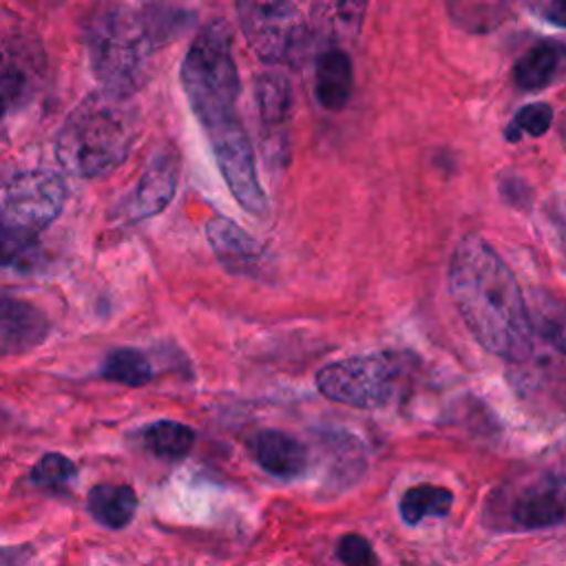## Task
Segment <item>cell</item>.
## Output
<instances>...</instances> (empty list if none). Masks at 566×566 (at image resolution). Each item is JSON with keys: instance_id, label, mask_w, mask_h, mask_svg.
<instances>
[{"instance_id": "obj_17", "label": "cell", "mask_w": 566, "mask_h": 566, "mask_svg": "<svg viewBox=\"0 0 566 566\" xmlns=\"http://www.w3.org/2000/svg\"><path fill=\"white\" fill-rule=\"evenodd\" d=\"M566 64V46L557 42H539L528 49L513 66V80L524 91H537L555 80Z\"/></svg>"}, {"instance_id": "obj_4", "label": "cell", "mask_w": 566, "mask_h": 566, "mask_svg": "<svg viewBox=\"0 0 566 566\" xmlns=\"http://www.w3.org/2000/svg\"><path fill=\"white\" fill-rule=\"evenodd\" d=\"M181 84L192 113L206 133L237 117L241 91L232 53V33L223 20H212L192 38L181 64Z\"/></svg>"}, {"instance_id": "obj_30", "label": "cell", "mask_w": 566, "mask_h": 566, "mask_svg": "<svg viewBox=\"0 0 566 566\" xmlns=\"http://www.w3.org/2000/svg\"><path fill=\"white\" fill-rule=\"evenodd\" d=\"M7 97H4V93L0 91V119H2V115H4V111H7Z\"/></svg>"}, {"instance_id": "obj_11", "label": "cell", "mask_w": 566, "mask_h": 566, "mask_svg": "<svg viewBox=\"0 0 566 566\" xmlns=\"http://www.w3.org/2000/svg\"><path fill=\"white\" fill-rule=\"evenodd\" d=\"M206 234L219 261L234 272H252L263 259V250L252 234L226 217H212L206 223Z\"/></svg>"}, {"instance_id": "obj_13", "label": "cell", "mask_w": 566, "mask_h": 566, "mask_svg": "<svg viewBox=\"0 0 566 566\" xmlns=\"http://www.w3.org/2000/svg\"><path fill=\"white\" fill-rule=\"evenodd\" d=\"M365 11L367 0H314L312 27L325 42L340 46L356 40Z\"/></svg>"}, {"instance_id": "obj_18", "label": "cell", "mask_w": 566, "mask_h": 566, "mask_svg": "<svg viewBox=\"0 0 566 566\" xmlns=\"http://www.w3.org/2000/svg\"><path fill=\"white\" fill-rule=\"evenodd\" d=\"M88 513L108 528H124L137 509V495L128 484H97L86 500Z\"/></svg>"}, {"instance_id": "obj_22", "label": "cell", "mask_w": 566, "mask_h": 566, "mask_svg": "<svg viewBox=\"0 0 566 566\" xmlns=\"http://www.w3.org/2000/svg\"><path fill=\"white\" fill-rule=\"evenodd\" d=\"M528 316L533 327L566 356V303L551 298V296H537V301L528 307Z\"/></svg>"}, {"instance_id": "obj_16", "label": "cell", "mask_w": 566, "mask_h": 566, "mask_svg": "<svg viewBox=\"0 0 566 566\" xmlns=\"http://www.w3.org/2000/svg\"><path fill=\"white\" fill-rule=\"evenodd\" d=\"M254 97L261 124L276 133L292 115V86L281 71H263L254 77Z\"/></svg>"}, {"instance_id": "obj_29", "label": "cell", "mask_w": 566, "mask_h": 566, "mask_svg": "<svg viewBox=\"0 0 566 566\" xmlns=\"http://www.w3.org/2000/svg\"><path fill=\"white\" fill-rule=\"evenodd\" d=\"M546 18L557 27H566V0H551Z\"/></svg>"}, {"instance_id": "obj_23", "label": "cell", "mask_w": 566, "mask_h": 566, "mask_svg": "<svg viewBox=\"0 0 566 566\" xmlns=\"http://www.w3.org/2000/svg\"><path fill=\"white\" fill-rule=\"evenodd\" d=\"M513 0H453L455 20L471 29H491L509 13Z\"/></svg>"}, {"instance_id": "obj_12", "label": "cell", "mask_w": 566, "mask_h": 566, "mask_svg": "<svg viewBox=\"0 0 566 566\" xmlns=\"http://www.w3.org/2000/svg\"><path fill=\"white\" fill-rule=\"evenodd\" d=\"M354 66L340 46H329L316 60L314 93L323 108L340 111L352 97Z\"/></svg>"}, {"instance_id": "obj_28", "label": "cell", "mask_w": 566, "mask_h": 566, "mask_svg": "<svg viewBox=\"0 0 566 566\" xmlns=\"http://www.w3.org/2000/svg\"><path fill=\"white\" fill-rule=\"evenodd\" d=\"M27 546H0V566H27Z\"/></svg>"}, {"instance_id": "obj_15", "label": "cell", "mask_w": 566, "mask_h": 566, "mask_svg": "<svg viewBox=\"0 0 566 566\" xmlns=\"http://www.w3.org/2000/svg\"><path fill=\"white\" fill-rule=\"evenodd\" d=\"M252 449L259 467L274 478L292 480L298 478L307 467L305 447L283 431H261L254 438Z\"/></svg>"}, {"instance_id": "obj_19", "label": "cell", "mask_w": 566, "mask_h": 566, "mask_svg": "<svg viewBox=\"0 0 566 566\" xmlns=\"http://www.w3.org/2000/svg\"><path fill=\"white\" fill-rule=\"evenodd\" d=\"M453 493L440 484H416L400 497L398 511L405 524L416 526L424 517H444L451 511Z\"/></svg>"}, {"instance_id": "obj_7", "label": "cell", "mask_w": 566, "mask_h": 566, "mask_svg": "<svg viewBox=\"0 0 566 566\" xmlns=\"http://www.w3.org/2000/svg\"><path fill=\"white\" fill-rule=\"evenodd\" d=\"M398 380L400 365L391 354L352 356L325 365L316 374V387L325 398L356 409H378L387 405Z\"/></svg>"}, {"instance_id": "obj_1", "label": "cell", "mask_w": 566, "mask_h": 566, "mask_svg": "<svg viewBox=\"0 0 566 566\" xmlns=\"http://www.w3.org/2000/svg\"><path fill=\"white\" fill-rule=\"evenodd\" d=\"M449 294L473 334L491 354L526 360L533 323L524 294L502 256L480 237H464L449 263Z\"/></svg>"}, {"instance_id": "obj_20", "label": "cell", "mask_w": 566, "mask_h": 566, "mask_svg": "<svg viewBox=\"0 0 566 566\" xmlns=\"http://www.w3.org/2000/svg\"><path fill=\"white\" fill-rule=\"evenodd\" d=\"M144 444L159 458H184L195 444V431L177 420H157L144 431Z\"/></svg>"}, {"instance_id": "obj_10", "label": "cell", "mask_w": 566, "mask_h": 566, "mask_svg": "<svg viewBox=\"0 0 566 566\" xmlns=\"http://www.w3.org/2000/svg\"><path fill=\"white\" fill-rule=\"evenodd\" d=\"M179 177V155L172 146H161L148 159L130 199V219L142 221L159 214L172 199Z\"/></svg>"}, {"instance_id": "obj_2", "label": "cell", "mask_w": 566, "mask_h": 566, "mask_svg": "<svg viewBox=\"0 0 566 566\" xmlns=\"http://www.w3.org/2000/svg\"><path fill=\"white\" fill-rule=\"evenodd\" d=\"M142 133L133 95L97 88L73 106L55 139L57 161L80 177H102L122 166Z\"/></svg>"}, {"instance_id": "obj_5", "label": "cell", "mask_w": 566, "mask_h": 566, "mask_svg": "<svg viewBox=\"0 0 566 566\" xmlns=\"http://www.w3.org/2000/svg\"><path fill=\"white\" fill-rule=\"evenodd\" d=\"M241 33L252 53L272 66H292L307 44V22L294 0H237Z\"/></svg>"}, {"instance_id": "obj_21", "label": "cell", "mask_w": 566, "mask_h": 566, "mask_svg": "<svg viewBox=\"0 0 566 566\" xmlns=\"http://www.w3.org/2000/svg\"><path fill=\"white\" fill-rule=\"evenodd\" d=\"M102 376L128 387H139L146 385L153 376V367L148 363V358L130 347H122V349H113L104 365H102Z\"/></svg>"}, {"instance_id": "obj_27", "label": "cell", "mask_w": 566, "mask_h": 566, "mask_svg": "<svg viewBox=\"0 0 566 566\" xmlns=\"http://www.w3.org/2000/svg\"><path fill=\"white\" fill-rule=\"evenodd\" d=\"M336 555L345 566H378V557H376L371 544L358 533L343 535L338 539Z\"/></svg>"}, {"instance_id": "obj_6", "label": "cell", "mask_w": 566, "mask_h": 566, "mask_svg": "<svg viewBox=\"0 0 566 566\" xmlns=\"http://www.w3.org/2000/svg\"><path fill=\"white\" fill-rule=\"evenodd\" d=\"M486 520L504 531H539L566 520V475L537 473L493 493Z\"/></svg>"}, {"instance_id": "obj_26", "label": "cell", "mask_w": 566, "mask_h": 566, "mask_svg": "<svg viewBox=\"0 0 566 566\" xmlns=\"http://www.w3.org/2000/svg\"><path fill=\"white\" fill-rule=\"evenodd\" d=\"M73 478L75 464L62 453H46L31 469V482L42 486H64Z\"/></svg>"}, {"instance_id": "obj_14", "label": "cell", "mask_w": 566, "mask_h": 566, "mask_svg": "<svg viewBox=\"0 0 566 566\" xmlns=\"http://www.w3.org/2000/svg\"><path fill=\"white\" fill-rule=\"evenodd\" d=\"M46 334L44 316L27 301L0 296V349L15 352L38 345Z\"/></svg>"}, {"instance_id": "obj_8", "label": "cell", "mask_w": 566, "mask_h": 566, "mask_svg": "<svg viewBox=\"0 0 566 566\" xmlns=\"http://www.w3.org/2000/svg\"><path fill=\"white\" fill-rule=\"evenodd\" d=\"M66 186L51 170L15 172L0 186V223L35 234L64 208Z\"/></svg>"}, {"instance_id": "obj_25", "label": "cell", "mask_w": 566, "mask_h": 566, "mask_svg": "<svg viewBox=\"0 0 566 566\" xmlns=\"http://www.w3.org/2000/svg\"><path fill=\"white\" fill-rule=\"evenodd\" d=\"M553 122V108L544 102H533L522 106L513 122H511V130H509V139H520V133L539 137L551 128Z\"/></svg>"}, {"instance_id": "obj_9", "label": "cell", "mask_w": 566, "mask_h": 566, "mask_svg": "<svg viewBox=\"0 0 566 566\" xmlns=\"http://www.w3.org/2000/svg\"><path fill=\"white\" fill-rule=\"evenodd\" d=\"M208 139L217 157L221 177L226 179L232 197L250 214H265L268 199L259 184L254 168V150L241 119H234L210 130Z\"/></svg>"}, {"instance_id": "obj_3", "label": "cell", "mask_w": 566, "mask_h": 566, "mask_svg": "<svg viewBox=\"0 0 566 566\" xmlns=\"http://www.w3.org/2000/svg\"><path fill=\"white\" fill-rule=\"evenodd\" d=\"M84 46L91 69L104 88L133 95L146 80L159 40L146 7L102 0L84 18Z\"/></svg>"}, {"instance_id": "obj_24", "label": "cell", "mask_w": 566, "mask_h": 566, "mask_svg": "<svg viewBox=\"0 0 566 566\" xmlns=\"http://www.w3.org/2000/svg\"><path fill=\"white\" fill-rule=\"evenodd\" d=\"M35 259V234L0 223V268H27Z\"/></svg>"}]
</instances>
